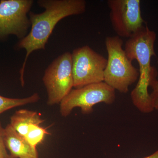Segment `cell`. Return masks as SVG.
I'll list each match as a JSON object with an SVG mask.
<instances>
[{
	"instance_id": "cell-14",
	"label": "cell",
	"mask_w": 158,
	"mask_h": 158,
	"mask_svg": "<svg viewBox=\"0 0 158 158\" xmlns=\"http://www.w3.org/2000/svg\"><path fill=\"white\" fill-rule=\"evenodd\" d=\"M4 128L0 121V158H13L8 152L3 138Z\"/></svg>"
},
{
	"instance_id": "cell-13",
	"label": "cell",
	"mask_w": 158,
	"mask_h": 158,
	"mask_svg": "<svg viewBox=\"0 0 158 158\" xmlns=\"http://www.w3.org/2000/svg\"><path fill=\"white\" fill-rule=\"evenodd\" d=\"M157 73L152 77L150 83L149 87L152 89V91L150 94L152 104L154 110H158V77L157 79Z\"/></svg>"
},
{
	"instance_id": "cell-3",
	"label": "cell",
	"mask_w": 158,
	"mask_h": 158,
	"mask_svg": "<svg viewBox=\"0 0 158 158\" xmlns=\"http://www.w3.org/2000/svg\"><path fill=\"white\" fill-rule=\"evenodd\" d=\"M123 40L117 36L107 37L105 45L108 53L104 82L121 93H127L130 86L139 78V70L132 63L123 48Z\"/></svg>"
},
{
	"instance_id": "cell-4",
	"label": "cell",
	"mask_w": 158,
	"mask_h": 158,
	"mask_svg": "<svg viewBox=\"0 0 158 158\" xmlns=\"http://www.w3.org/2000/svg\"><path fill=\"white\" fill-rule=\"evenodd\" d=\"M115 91L104 82L72 89L60 102V113L66 117L79 107L83 114H89L93 112L94 106L100 103L112 104L116 99Z\"/></svg>"
},
{
	"instance_id": "cell-5",
	"label": "cell",
	"mask_w": 158,
	"mask_h": 158,
	"mask_svg": "<svg viewBox=\"0 0 158 158\" xmlns=\"http://www.w3.org/2000/svg\"><path fill=\"white\" fill-rule=\"evenodd\" d=\"M71 54L74 88L104 82L107 59L88 45L76 48Z\"/></svg>"
},
{
	"instance_id": "cell-15",
	"label": "cell",
	"mask_w": 158,
	"mask_h": 158,
	"mask_svg": "<svg viewBox=\"0 0 158 158\" xmlns=\"http://www.w3.org/2000/svg\"><path fill=\"white\" fill-rule=\"evenodd\" d=\"M143 158H158V150L152 154Z\"/></svg>"
},
{
	"instance_id": "cell-1",
	"label": "cell",
	"mask_w": 158,
	"mask_h": 158,
	"mask_svg": "<svg viewBox=\"0 0 158 158\" xmlns=\"http://www.w3.org/2000/svg\"><path fill=\"white\" fill-rule=\"evenodd\" d=\"M37 3L45 11L39 14L30 12L31 31L16 44V48L24 49L27 52L20 71L21 80L29 56L34 51L45 49L57 23L65 17L83 14L86 11V2L84 0H39Z\"/></svg>"
},
{
	"instance_id": "cell-11",
	"label": "cell",
	"mask_w": 158,
	"mask_h": 158,
	"mask_svg": "<svg viewBox=\"0 0 158 158\" xmlns=\"http://www.w3.org/2000/svg\"><path fill=\"white\" fill-rule=\"evenodd\" d=\"M40 97L37 93L23 98H12L0 95V114L16 107L36 102L39 100Z\"/></svg>"
},
{
	"instance_id": "cell-8",
	"label": "cell",
	"mask_w": 158,
	"mask_h": 158,
	"mask_svg": "<svg viewBox=\"0 0 158 158\" xmlns=\"http://www.w3.org/2000/svg\"><path fill=\"white\" fill-rule=\"evenodd\" d=\"M32 0H2L0 2V40L14 35L19 39L27 35L30 26L27 14Z\"/></svg>"
},
{
	"instance_id": "cell-7",
	"label": "cell",
	"mask_w": 158,
	"mask_h": 158,
	"mask_svg": "<svg viewBox=\"0 0 158 158\" xmlns=\"http://www.w3.org/2000/svg\"><path fill=\"white\" fill-rule=\"evenodd\" d=\"M110 17L113 30L118 37H132L144 27L140 0H109Z\"/></svg>"
},
{
	"instance_id": "cell-10",
	"label": "cell",
	"mask_w": 158,
	"mask_h": 158,
	"mask_svg": "<svg viewBox=\"0 0 158 158\" xmlns=\"http://www.w3.org/2000/svg\"><path fill=\"white\" fill-rule=\"evenodd\" d=\"M43 122L44 120L37 112L20 110L11 116L10 124L19 134L25 138L31 128L36 125H40Z\"/></svg>"
},
{
	"instance_id": "cell-2",
	"label": "cell",
	"mask_w": 158,
	"mask_h": 158,
	"mask_svg": "<svg viewBox=\"0 0 158 158\" xmlns=\"http://www.w3.org/2000/svg\"><path fill=\"white\" fill-rule=\"evenodd\" d=\"M156 37L155 32L145 26L129 38L125 44L124 50L128 58L132 62L137 60L139 64V78L135 88L131 93V97L134 106L143 113H151L154 110L148 88L152 77L158 73L151 64L152 57L156 55L154 50Z\"/></svg>"
},
{
	"instance_id": "cell-6",
	"label": "cell",
	"mask_w": 158,
	"mask_h": 158,
	"mask_svg": "<svg viewBox=\"0 0 158 158\" xmlns=\"http://www.w3.org/2000/svg\"><path fill=\"white\" fill-rule=\"evenodd\" d=\"M48 93V104L60 103L73 87L72 54L66 52L55 59L43 78Z\"/></svg>"
},
{
	"instance_id": "cell-9",
	"label": "cell",
	"mask_w": 158,
	"mask_h": 158,
	"mask_svg": "<svg viewBox=\"0 0 158 158\" xmlns=\"http://www.w3.org/2000/svg\"><path fill=\"white\" fill-rule=\"evenodd\" d=\"M3 138L6 148L13 158H38L36 147L31 145L10 124L4 128Z\"/></svg>"
},
{
	"instance_id": "cell-12",
	"label": "cell",
	"mask_w": 158,
	"mask_h": 158,
	"mask_svg": "<svg viewBox=\"0 0 158 158\" xmlns=\"http://www.w3.org/2000/svg\"><path fill=\"white\" fill-rule=\"evenodd\" d=\"M48 134L45 129L40 125H36L29 130L25 138L31 145L36 147L42 142L46 135Z\"/></svg>"
}]
</instances>
